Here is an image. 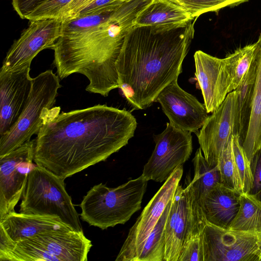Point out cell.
Returning a JSON list of instances; mask_svg holds the SVG:
<instances>
[{
  "label": "cell",
  "mask_w": 261,
  "mask_h": 261,
  "mask_svg": "<svg viewBox=\"0 0 261 261\" xmlns=\"http://www.w3.org/2000/svg\"><path fill=\"white\" fill-rule=\"evenodd\" d=\"M178 261H203L202 234L191 237L187 241Z\"/></svg>",
  "instance_id": "31"
},
{
  "label": "cell",
  "mask_w": 261,
  "mask_h": 261,
  "mask_svg": "<svg viewBox=\"0 0 261 261\" xmlns=\"http://www.w3.org/2000/svg\"><path fill=\"white\" fill-rule=\"evenodd\" d=\"M35 140L0 157V219L14 212L22 196L29 173L35 167L33 163Z\"/></svg>",
  "instance_id": "9"
},
{
  "label": "cell",
  "mask_w": 261,
  "mask_h": 261,
  "mask_svg": "<svg viewBox=\"0 0 261 261\" xmlns=\"http://www.w3.org/2000/svg\"><path fill=\"white\" fill-rule=\"evenodd\" d=\"M154 141L155 148L141 175L148 181L161 182L189 159L193 150L192 137L191 132L167 123L164 130L154 136Z\"/></svg>",
  "instance_id": "8"
},
{
  "label": "cell",
  "mask_w": 261,
  "mask_h": 261,
  "mask_svg": "<svg viewBox=\"0 0 261 261\" xmlns=\"http://www.w3.org/2000/svg\"><path fill=\"white\" fill-rule=\"evenodd\" d=\"M197 84L201 91L204 105L208 113H213L224 100L220 76L221 59L201 50L194 55Z\"/></svg>",
  "instance_id": "19"
},
{
  "label": "cell",
  "mask_w": 261,
  "mask_h": 261,
  "mask_svg": "<svg viewBox=\"0 0 261 261\" xmlns=\"http://www.w3.org/2000/svg\"><path fill=\"white\" fill-rule=\"evenodd\" d=\"M259 261H261V253H260V255Z\"/></svg>",
  "instance_id": "37"
},
{
  "label": "cell",
  "mask_w": 261,
  "mask_h": 261,
  "mask_svg": "<svg viewBox=\"0 0 261 261\" xmlns=\"http://www.w3.org/2000/svg\"><path fill=\"white\" fill-rule=\"evenodd\" d=\"M256 69L257 60L254 50L253 60L247 72L234 90L237 93L236 130L242 146L247 135L250 122Z\"/></svg>",
  "instance_id": "23"
},
{
  "label": "cell",
  "mask_w": 261,
  "mask_h": 261,
  "mask_svg": "<svg viewBox=\"0 0 261 261\" xmlns=\"http://www.w3.org/2000/svg\"><path fill=\"white\" fill-rule=\"evenodd\" d=\"M64 180L36 165L29 174L19 212L57 216L73 230L83 231Z\"/></svg>",
  "instance_id": "5"
},
{
  "label": "cell",
  "mask_w": 261,
  "mask_h": 261,
  "mask_svg": "<svg viewBox=\"0 0 261 261\" xmlns=\"http://www.w3.org/2000/svg\"><path fill=\"white\" fill-rule=\"evenodd\" d=\"M57 261H86L92 246L83 231L56 230L30 238Z\"/></svg>",
  "instance_id": "16"
},
{
  "label": "cell",
  "mask_w": 261,
  "mask_h": 261,
  "mask_svg": "<svg viewBox=\"0 0 261 261\" xmlns=\"http://www.w3.org/2000/svg\"><path fill=\"white\" fill-rule=\"evenodd\" d=\"M72 0H46L39 6L25 19L29 21L58 18L61 10Z\"/></svg>",
  "instance_id": "30"
},
{
  "label": "cell",
  "mask_w": 261,
  "mask_h": 261,
  "mask_svg": "<svg viewBox=\"0 0 261 261\" xmlns=\"http://www.w3.org/2000/svg\"><path fill=\"white\" fill-rule=\"evenodd\" d=\"M123 2L122 0H94L82 10L76 17L111 12L119 7Z\"/></svg>",
  "instance_id": "32"
},
{
  "label": "cell",
  "mask_w": 261,
  "mask_h": 261,
  "mask_svg": "<svg viewBox=\"0 0 261 261\" xmlns=\"http://www.w3.org/2000/svg\"><path fill=\"white\" fill-rule=\"evenodd\" d=\"M0 225L15 242L48 231L72 230L57 216L15 211L0 219Z\"/></svg>",
  "instance_id": "18"
},
{
  "label": "cell",
  "mask_w": 261,
  "mask_h": 261,
  "mask_svg": "<svg viewBox=\"0 0 261 261\" xmlns=\"http://www.w3.org/2000/svg\"><path fill=\"white\" fill-rule=\"evenodd\" d=\"M193 19L188 12L170 0H153L139 13L135 27L169 30L185 26Z\"/></svg>",
  "instance_id": "20"
},
{
  "label": "cell",
  "mask_w": 261,
  "mask_h": 261,
  "mask_svg": "<svg viewBox=\"0 0 261 261\" xmlns=\"http://www.w3.org/2000/svg\"><path fill=\"white\" fill-rule=\"evenodd\" d=\"M241 193L219 183L200 199L207 221L229 229L240 207Z\"/></svg>",
  "instance_id": "17"
},
{
  "label": "cell",
  "mask_w": 261,
  "mask_h": 261,
  "mask_svg": "<svg viewBox=\"0 0 261 261\" xmlns=\"http://www.w3.org/2000/svg\"><path fill=\"white\" fill-rule=\"evenodd\" d=\"M46 0H12V6L20 17L25 19L39 6Z\"/></svg>",
  "instance_id": "35"
},
{
  "label": "cell",
  "mask_w": 261,
  "mask_h": 261,
  "mask_svg": "<svg viewBox=\"0 0 261 261\" xmlns=\"http://www.w3.org/2000/svg\"><path fill=\"white\" fill-rule=\"evenodd\" d=\"M191 210L188 187L178 185L165 224L164 261H178L191 230Z\"/></svg>",
  "instance_id": "15"
},
{
  "label": "cell",
  "mask_w": 261,
  "mask_h": 261,
  "mask_svg": "<svg viewBox=\"0 0 261 261\" xmlns=\"http://www.w3.org/2000/svg\"><path fill=\"white\" fill-rule=\"evenodd\" d=\"M202 152L199 147L193 159L194 176L191 181L199 196V199L213 187L220 183L218 166H211Z\"/></svg>",
  "instance_id": "26"
},
{
  "label": "cell",
  "mask_w": 261,
  "mask_h": 261,
  "mask_svg": "<svg viewBox=\"0 0 261 261\" xmlns=\"http://www.w3.org/2000/svg\"><path fill=\"white\" fill-rule=\"evenodd\" d=\"M172 199L167 204L153 230L135 249L128 261H164L165 224Z\"/></svg>",
  "instance_id": "24"
},
{
  "label": "cell",
  "mask_w": 261,
  "mask_h": 261,
  "mask_svg": "<svg viewBox=\"0 0 261 261\" xmlns=\"http://www.w3.org/2000/svg\"><path fill=\"white\" fill-rule=\"evenodd\" d=\"M229 229L261 237V202L252 195L241 193L239 211Z\"/></svg>",
  "instance_id": "25"
},
{
  "label": "cell",
  "mask_w": 261,
  "mask_h": 261,
  "mask_svg": "<svg viewBox=\"0 0 261 261\" xmlns=\"http://www.w3.org/2000/svg\"><path fill=\"white\" fill-rule=\"evenodd\" d=\"M188 12L194 18L211 11L217 12L226 7H233L248 0H170Z\"/></svg>",
  "instance_id": "28"
},
{
  "label": "cell",
  "mask_w": 261,
  "mask_h": 261,
  "mask_svg": "<svg viewBox=\"0 0 261 261\" xmlns=\"http://www.w3.org/2000/svg\"><path fill=\"white\" fill-rule=\"evenodd\" d=\"M203 261H259L261 237L207 221L202 233Z\"/></svg>",
  "instance_id": "7"
},
{
  "label": "cell",
  "mask_w": 261,
  "mask_h": 261,
  "mask_svg": "<svg viewBox=\"0 0 261 261\" xmlns=\"http://www.w3.org/2000/svg\"><path fill=\"white\" fill-rule=\"evenodd\" d=\"M194 23L169 30L134 27L127 35L116 67L119 87L135 110L149 107L182 72L194 35Z\"/></svg>",
  "instance_id": "3"
},
{
  "label": "cell",
  "mask_w": 261,
  "mask_h": 261,
  "mask_svg": "<svg viewBox=\"0 0 261 261\" xmlns=\"http://www.w3.org/2000/svg\"><path fill=\"white\" fill-rule=\"evenodd\" d=\"M237 93H229L218 108L208 116L200 130L196 134L200 147L207 162L218 165L220 157L236 130Z\"/></svg>",
  "instance_id": "11"
},
{
  "label": "cell",
  "mask_w": 261,
  "mask_h": 261,
  "mask_svg": "<svg viewBox=\"0 0 261 261\" xmlns=\"http://www.w3.org/2000/svg\"><path fill=\"white\" fill-rule=\"evenodd\" d=\"M183 174L182 165L177 167L165 180L144 207L119 252L116 261H128L135 249L154 229L168 203L172 199Z\"/></svg>",
  "instance_id": "12"
},
{
  "label": "cell",
  "mask_w": 261,
  "mask_h": 261,
  "mask_svg": "<svg viewBox=\"0 0 261 261\" xmlns=\"http://www.w3.org/2000/svg\"><path fill=\"white\" fill-rule=\"evenodd\" d=\"M53 108L35 140L34 161L64 179L126 145L137 122L125 110L97 105L59 114Z\"/></svg>",
  "instance_id": "1"
},
{
  "label": "cell",
  "mask_w": 261,
  "mask_h": 261,
  "mask_svg": "<svg viewBox=\"0 0 261 261\" xmlns=\"http://www.w3.org/2000/svg\"><path fill=\"white\" fill-rule=\"evenodd\" d=\"M255 43L257 69L251 115L247 134L242 146L250 163L254 153L261 148V34Z\"/></svg>",
  "instance_id": "22"
},
{
  "label": "cell",
  "mask_w": 261,
  "mask_h": 261,
  "mask_svg": "<svg viewBox=\"0 0 261 261\" xmlns=\"http://www.w3.org/2000/svg\"><path fill=\"white\" fill-rule=\"evenodd\" d=\"M232 149L242 193H249L252 184L250 164L238 136L232 135Z\"/></svg>",
  "instance_id": "29"
},
{
  "label": "cell",
  "mask_w": 261,
  "mask_h": 261,
  "mask_svg": "<svg viewBox=\"0 0 261 261\" xmlns=\"http://www.w3.org/2000/svg\"><path fill=\"white\" fill-rule=\"evenodd\" d=\"M30 66L0 71V136L12 127L25 107L32 86Z\"/></svg>",
  "instance_id": "14"
},
{
  "label": "cell",
  "mask_w": 261,
  "mask_h": 261,
  "mask_svg": "<svg viewBox=\"0 0 261 261\" xmlns=\"http://www.w3.org/2000/svg\"><path fill=\"white\" fill-rule=\"evenodd\" d=\"M62 27L63 21L59 18L30 21L28 27L8 51L0 71H12L31 65L40 51L53 48L62 34Z\"/></svg>",
  "instance_id": "10"
},
{
  "label": "cell",
  "mask_w": 261,
  "mask_h": 261,
  "mask_svg": "<svg viewBox=\"0 0 261 261\" xmlns=\"http://www.w3.org/2000/svg\"><path fill=\"white\" fill-rule=\"evenodd\" d=\"M232 136L219 160L218 166L220 175V183L227 188L241 193L240 181L232 153Z\"/></svg>",
  "instance_id": "27"
},
{
  "label": "cell",
  "mask_w": 261,
  "mask_h": 261,
  "mask_svg": "<svg viewBox=\"0 0 261 261\" xmlns=\"http://www.w3.org/2000/svg\"><path fill=\"white\" fill-rule=\"evenodd\" d=\"M148 181L141 175L115 188L94 186L79 205L82 220L102 230L124 224L141 209Z\"/></svg>",
  "instance_id": "4"
},
{
  "label": "cell",
  "mask_w": 261,
  "mask_h": 261,
  "mask_svg": "<svg viewBox=\"0 0 261 261\" xmlns=\"http://www.w3.org/2000/svg\"><path fill=\"white\" fill-rule=\"evenodd\" d=\"M250 164L252 184L248 194L254 195L261 190V148L254 153Z\"/></svg>",
  "instance_id": "33"
},
{
  "label": "cell",
  "mask_w": 261,
  "mask_h": 261,
  "mask_svg": "<svg viewBox=\"0 0 261 261\" xmlns=\"http://www.w3.org/2000/svg\"><path fill=\"white\" fill-rule=\"evenodd\" d=\"M141 10L124 3L112 12L63 21L52 49L60 79L78 73L89 81L86 90L107 96L119 87L116 67L125 39Z\"/></svg>",
  "instance_id": "2"
},
{
  "label": "cell",
  "mask_w": 261,
  "mask_h": 261,
  "mask_svg": "<svg viewBox=\"0 0 261 261\" xmlns=\"http://www.w3.org/2000/svg\"><path fill=\"white\" fill-rule=\"evenodd\" d=\"M94 0H72L60 11L58 18L62 21L76 17L79 13Z\"/></svg>",
  "instance_id": "34"
},
{
  "label": "cell",
  "mask_w": 261,
  "mask_h": 261,
  "mask_svg": "<svg viewBox=\"0 0 261 261\" xmlns=\"http://www.w3.org/2000/svg\"><path fill=\"white\" fill-rule=\"evenodd\" d=\"M61 87L59 77L51 70L33 78L31 93L20 116L8 132L1 136L0 157L30 141L33 135L38 133L55 105Z\"/></svg>",
  "instance_id": "6"
},
{
  "label": "cell",
  "mask_w": 261,
  "mask_h": 261,
  "mask_svg": "<svg viewBox=\"0 0 261 261\" xmlns=\"http://www.w3.org/2000/svg\"><path fill=\"white\" fill-rule=\"evenodd\" d=\"M258 201L261 202V190L255 195H253Z\"/></svg>",
  "instance_id": "36"
},
{
  "label": "cell",
  "mask_w": 261,
  "mask_h": 261,
  "mask_svg": "<svg viewBox=\"0 0 261 261\" xmlns=\"http://www.w3.org/2000/svg\"><path fill=\"white\" fill-rule=\"evenodd\" d=\"M123 2H125V1H130V0H122Z\"/></svg>",
  "instance_id": "38"
},
{
  "label": "cell",
  "mask_w": 261,
  "mask_h": 261,
  "mask_svg": "<svg viewBox=\"0 0 261 261\" xmlns=\"http://www.w3.org/2000/svg\"><path fill=\"white\" fill-rule=\"evenodd\" d=\"M256 43L239 48L233 53L221 59L220 76L224 97L240 84L253 60Z\"/></svg>",
  "instance_id": "21"
},
{
  "label": "cell",
  "mask_w": 261,
  "mask_h": 261,
  "mask_svg": "<svg viewBox=\"0 0 261 261\" xmlns=\"http://www.w3.org/2000/svg\"><path fill=\"white\" fill-rule=\"evenodd\" d=\"M154 102L160 103L169 123L182 130L197 134L208 117L204 105L181 89L177 79L161 91Z\"/></svg>",
  "instance_id": "13"
}]
</instances>
